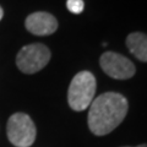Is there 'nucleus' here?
<instances>
[{
  "instance_id": "7",
  "label": "nucleus",
  "mask_w": 147,
  "mask_h": 147,
  "mask_svg": "<svg viewBox=\"0 0 147 147\" xmlns=\"http://www.w3.org/2000/svg\"><path fill=\"white\" fill-rule=\"evenodd\" d=\"M126 47L131 54L142 63H147V34L142 32H132L126 37Z\"/></svg>"
},
{
  "instance_id": "10",
  "label": "nucleus",
  "mask_w": 147,
  "mask_h": 147,
  "mask_svg": "<svg viewBox=\"0 0 147 147\" xmlns=\"http://www.w3.org/2000/svg\"><path fill=\"white\" fill-rule=\"evenodd\" d=\"M126 147H129V146H126ZM136 147H147V145L146 144H142V145H139V146H136Z\"/></svg>"
},
{
  "instance_id": "8",
  "label": "nucleus",
  "mask_w": 147,
  "mask_h": 147,
  "mask_svg": "<svg viewBox=\"0 0 147 147\" xmlns=\"http://www.w3.org/2000/svg\"><path fill=\"white\" fill-rule=\"evenodd\" d=\"M66 7L70 12L79 15V13H81L85 10V3H84V0H67Z\"/></svg>"
},
{
  "instance_id": "2",
  "label": "nucleus",
  "mask_w": 147,
  "mask_h": 147,
  "mask_svg": "<svg viewBox=\"0 0 147 147\" xmlns=\"http://www.w3.org/2000/svg\"><path fill=\"white\" fill-rule=\"evenodd\" d=\"M96 77L90 71H80L74 76L67 91V102L72 110L82 112L91 105L96 93Z\"/></svg>"
},
{
  "instance_id": "9",
  "label": "nucleus",
  "mask_w": 147,
  "mask_h": 147,
  "mask_svg": "<svg viewBox=\"0 0 147 147\" xmlns=\"http://www.w3.org/2000/svg\"><path fill=\"white\" fill-rule=\"evenodd\" d=\"M3 16H4V10H3V7L0 6V20L3 18Z\"/></svg>"
},
{
  "instance_id": "4",
  "label": "nucleus",
  "mask_w": 147,
  "mask_h": 147,
  "mask_svg": "<svg viewBox=\"0 0 147 147\" xmlns=\"http://www.w3.org/2000/svg\"><path fill=\"white\" fill-rule=\"evenodd\" d=\"M50 50L42 43H32L22 47L16 57V65L24 74H36L47 66Z\"/></svg>"
},
{
  "instance_id": "6",
  "label": "nucleus",
  "mask_w": 147,
  "mask_h": 147,
  "mask_svg": "<svg viewBox=\"0 0 147 147\" xmlns=\"http://www.w3.org/2000/svg\"><path fill=\"white\" fill-rule=\"evenodd\" d=\"M25 26L28 32L36 36H49L58 30V21L52 13L38 11L27 16Z\"/></svg>"
},
{
  "instance_id": "5",
  "label": "nucleus",
  "mask_w": 147,
  "mask_h": 147,
  "mask_svg": "<svg viewBox=\"0 0 147 147\" xmlns=\"http://www.w3.org/2000/svg\"><path fill=\"white\" fill-rule=\"evenodd\" d=\"M99 64L102 70L107 74L109 77L115 80H127L135 75L136 69L130 59L126 57L114 53L105 52L100 55Z\"/></svg>"
},
{
  "instance_id": "3",
  "label": "nucleus",
  "mask_w": 147,
  "mask_h": 147,
  "mask_svg": "<svg viewBox=\"0 0 147 147\" xmlns=\"http://www.w3.org/2000/svg\"><path fill=\"white\" fill-rule=\"evenodd\" d=\"M7 139L16 147H30L36 140V125L25 113H15L9 118L6 125Z\"/></svg>"
},
{
  "instance_id": "1",
  "label": "nucleus",
  "mask_w": 147,
  "mask_h": 147,
  "mask_svg": "<svg viewBox=\"0 0 147 147\" xmlns=\"http://www.w3.org/2000/svg\"><path fill=\"white\" fill-rule=\"evenodd\" d=\"M129 110L127 99L117 92H105L92 100L88 112V127L96 136H104L118 127Z\"/></svg>"
}]
</instances>
